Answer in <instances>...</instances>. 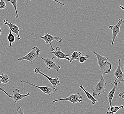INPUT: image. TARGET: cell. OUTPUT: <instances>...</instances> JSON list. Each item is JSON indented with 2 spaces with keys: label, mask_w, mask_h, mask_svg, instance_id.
Wrapping results in <instances>:
<instances>
[{
  "label": "cell",
  "mask_w": 124,
  "mask_h": 114,
  "mask_svg": "<svg viewBox=\"0 0 124 114\" xmlns=\"http://www.w3.org/2000/svg\"><path fill=\"white\" fill-rule=\"evenodd\" d=\"M41 58L44 61L46 68L48 70L54 69L55 71H58L61 69V67L59 64H56L54 61V57H53L52 58H44L41 57Z\"/></svg>",
  "instance_id": "8"
},
{
  "label": "cell",
  "mask_w": 124,
  "mask_h": 114,
  "mask_svg": "<svg viewBox=\"0 0 124 114\" xmlns=\"http://www.w3.org/2000/svg\"><path fill=\"white\" fill-rule=\"evenodd\" d=\"M123 43H124V41H123Z\"/></svg>",
  "instance_id": "31"
},
{
  "label": "cell",
  "mask_w": 124,
  "mask_h": 114,
  "mask_svg": "<svg viewBox=\"0 0 124 114\" xmlns=\"http://www.w3.org/2000/svg\"><path fill=\"white\" fill-rule=\"evenodd\" d=\"M89 57V55H86L85 56H83L82 55H81L80 57H79V62L80 63H83L85 62V61L88 59Z\"/></svg>",
  "instance_id": "21"
},
{
  "label": "cell",
  "mask_w": 124,
  "mask_h": 114,
  "mask_svg": "<svg viewBox=\"0 0 124 114\" xmlns=\"http://www.w3.org/2000/svg\"><path fill=\"white\" fill-rule=\"evenodd\" d=\"M33 36H35L37 37H39V38H41L42 40L45 41L46 43V44H49L51 47V51H53L54 50V48L53 47V45L52 44V41H55L58 42H62V38L60 37V36H53L49 34V33H46L44 35V36H38L35 34H32Z\"/></svg>",
  "instance_id": "3"
},
{
  "label": "cell",
  "mask_w": 124,
  "mask_h": 114,
  "mask_svg": "<svg viewBox=\"0 0 124 114\" xmlns=\"http://www.w3.org/2000/svg\"><path fill=\"white\" fill-rule=\"evenodd\" d=\"M124 23V20L122 19H120L118 20V22L115 26H109V28L112 30L113 33V37H112L111 45H113L114 43L115 40L117 39V35L119 33L120 27L122 24Z\"/></svg>",
  "instance_id": "9"
},
{
  "label": "cell",
  "mask_w": 124,
  "mask_h": 114,
  "mask_svg": "<svg viewBox=\"0 0 124 114\" xmlns=\"http://www.w3.org/2000/svg\"><path fill=\"white\" fill-rule=\"evenodd\" d=\"M54 0V1H55V2L57 3L58 4H59L60 5H61V6H64L65 5L64 4H63V3H62V2H60L59 1H58L57 0Z\"/></svg>",
  "instance_id": "27"
},
{
  "label": "cell",
  "mask_w": 124,
  "mask_h": 114,
  "mask_svg": "<svg viewBox=\"0 0 124 114\" xmlns=\"http://www.w3.org/2000/svg\"><path fill=\"white\" fill-rule=\"evenodd\" d=\"M8 41V42L9 43V47L11 48L12 46V43L15 42L16 41V38L14 35L12 33V31H10L8 35L7 36Z\"/></svg>",
  "instance_id": "18"
},
{
  "label": "cell",
  "mask_w": 124,
  "mask_h": 114,
  "mask_svg": "<svg viewBox=\"0 0 124 114\" xmlns=\"http://www.w3.org/2000/svg\"><path fill=\"white\" fill-rule=\"evenodd\" d=\"M118 64L117 67V69L115 70L114 75L116 77L115 81H117V83H120L121 82L124 83V72L122 71L121 69V60H118Z\"/></svg>",
  "instance_id": "10"
},
{
  "label": "cell",
  "mask_w": 124,
  "mask_h": 114,
  "mask_svg": "<svg viewBox=\"0 0 124 114\" xmlns=\"http://www.w3.org/2000/svg\"><path fill=\"white\" fill-rule=\"evenodd\" d=\"M17 112L19 114H24L23 110L22 108L20 107H18L17 109Z\"/></svg>",
  "instance_id": "24"
},
{
  "label": "cell",
  "mask_w": 124,
  "mask_h": 114,
  "mask_svg": "<svg viewBox=\"0 0 124 114\" xmlns=\"http://www.w3.org/2000/svg\"><path fill=\"white\" fill-rule=\"evenodd\" d=\"M1 78L0 80V84L4 83L7 84L9 81V76L6 74H4L3 73H1Z\"/></svg>",
  "instance_id": "20"
},
{
  "label": "cell",
  "mask_w": 124,
  "mask_h": 114,
  "mask_svg": "<svg viewBox=\"0 0 124 114\" xmlns=\"http://www.w3.org/2000/svg\"></svg>",
  "instance_id": "32"
},
{
  "label": "cell",
  "mask_w": 124,
  "mask_h": 114,
  "mask_svg": "<svg viewBox=\"0 0 124 114\" xmlns=\"http://www.w3.org/2000/svg\"><path fill=\"white\" fill-rule=\"evenodd\" d=\"M6 6L5 0H0V10L5 9L6 8Z\"/></svg>",
  "instance_id": "22"
},
{
  "label": "cell",
  "mask_w": 124,
  "mask_h": 114,
  "mask_svg": "<svg viewBox=\"0 0 124 114\" xmlns=\"http://www.w3.org/2000/svg\"><path fill=\"white\" fill-rule=\"evenodd\" d=\"M4 25H7L8 26L10 30L12 32V33H15L16 34L17 38V39L20 41L21 39V37L19 35V27L16 25V24L12 23H9L8 22V20L4 19Z\"/></svg>",
  "instance_id": "13"
},
{
  "label": "cell",
  "mask_w": 124,
  "mask_h": 114,
  "mask_svg": "<svg viewBox=\"0 0 124 114\" xmlns=\"http://www.w3.org/2000/svg\"><path fill=\"white\" fill-rule=\"evenodd\" d=\"M42 68V67L41 68H35L34 72L37 74H41L42 76L45 77L46 78L48 79V81H49L51 84H52V85L53 86V87L55 88L57 86H61L62 85L60 83V81L59 80V78L58 77H55V78H51L50 77L47 76V75H46L44 73L42 72H41V69Z\"/></svg>",
  "instance_id": "6"
},
{
  "label": "cell",
  "mask_w": 124,
  "mask_h": 114,
  "mask_svg": "<svg viewBox=\"0 0 124 114\" xmlns=\"http://www.w3.org/2000/svg\"><path fill=\"white\" fill-rule=\"evenodd\" d=\"M118 96H119V98H121L122 99H123L124 100V91L123 92L119 93Z\"/></svg>",
  "instance_id": "26"
},
{
  "label": "cell",
  "mask_w": 124,
  "mask_h": 114,
  "mask_svg": "<svg viewBox=\"0 0 124 114\" xmlns=\"http://www.w3.org/2000/svg\"><path fill=\"white\" fill-rule=\"evenodd\" d=\"M123 71L124 72V54L123 55Z\"/></svg>",
  "instance_id": "28"
},
{
  "label": "cell",
  "mask_w": 124,
  "mask_h": 114,
  "mask_svg": "<svg viewBox=\"0 0 124 114\" xmlns=\"http://www.w3.org/2000/svg\"><path fill=\"white\" fill-rule=\"evenodd\" d=\"M40 50L37 47H34L32 48L31 51L28 53L27 55H25L23 57L18 58V60L23 61L26 60L29 62H33L34 60L37 57H38L40 55Z\"/></svg>",
  "instance_id": "4"
},
{
  "label": "cell",
  "mask_w": 124,
  "mask_h": 114,
  "mask_svg": "<svg viewBox=\"0 0 124 114\" xmlns=\"http://www.w3.org/2000/svg\"><path fill=\"white\" fill-rule=\"evenodd\" d=\"M0 91H2L3 92H4V93H5V94H6V95L8 96V97L9 98H12V96L10 95V94H9L5 90V89H3L2 88H1L0 86Z\"/></svg>",
  "instance_id": "23"
},
{
  "label": "cell",
  "mask_w": 124,
  "mask_h": 114,
  "mask_svg": "<svg viewBox=\"0 0 124 114\" xmlns=\"http://www.w3.org/2000/svg\"><path fill=\"white\" fill-rule=\"evenodd\" d=\"M20 82L23 83H26L29 85L33 86L34 87H35L36 88H38L40 90H41L43 93L46 94V95L50 96L51 94L52 93H54L57 91V90L55 88H52L49 86H38L36 85L35 84H33V83L28 82L27 81L24 80H21Z\"/></svg>",
  "instance_id": "7"
},
{
  "label": "cell",
  "mask_w": 124,
  "mask_h": 114,
  "mask_svg": "<svg viewBox=\"0 0 124 114\" xmlns=\"http://www.w3.org/2000/svg\"><path fill=\"white\" fill-rule=\"evenodd\" d=\"M120 7L121 8V9H122L124 10V7H123V6H121V5H120Z\"/></svg>",
  "instance_id": "29"
},
{
  "label": "cell",
  "mask_w": 124,
  "mask_h": 114,
  "mask_svg": "<svg viewBox=\"0 0 124 114\" xmlns=\"http://www.w3.org/2000/svg\"><path fill=\"white\" fill-rule=\"evenodd\" d=\"M107 85V84L106 83L103 76V74L101 73L100 80L93 87V96L95 97L105 93Z\"/></svg>",
  "instance_id": "2"
},
{
  "label": "cell",
  "mask_w": 124,
  "mask_h": 114,
  "mask_svg": "<svg viewBox=\"0 0 124 114\" xmlns=\"http://www.w3.org/2000/svg\"><path fill=\"white\" fill-rule=\"evenodd\" d=\"M79 88L81 89V90L83 91L85 93V94L86 95V97L88 98L90 100H91L92 105H95L96 102H98V100L95 99L93 95H92L90 93L88 92V91H87L86 89L84 87L83 85H81L79 86Z\"/></svg>",
  "instance_id": "15"
},
{
  "label": "cell",
  "mask_w": 124,
  "mask_h": 114,
  "mask_svg": "<svg viewBox=\"0 0 124 114\" xmlns=\"http://www.w3.org/2000/svg\"><path fill=\"white\" fill-rule=\"evenodd\" d=\"M91 53L95 55L97 58V64L100 68V71L101 73L106 74L110 73L112 69V64L108 62V58L100 55L93 50Z\"/></svg>",
  "instance_id": "1"
},
{
  "label": "cell",
  "mask_w": 124,
  "mask_h": 114,
  "mask_svg": "<svg viewBox=\"0 0 124 114\" xmlns=\"http://www.w3.org/2000/svg\"><path fill=\"white\" fill-rule=\"evenodd\" d=\"M50 52L54 55L58 59H66L70 61V58L69 57H71V55H67L62 52L59 47H57L54 51H51Z\"/></svg>",
  "instance_id": "11"
},
{
  "label": "cell",
  "mask_w": 124,
  "mask_h": 114,
  "mask_svg": "<svg viewBox=\"0 0 124 114\" xmlns=\"http://www.w3.org/2000/svg\"><path fill=\"white\" fill-rule=\"evenodd\" d=\"M82 95L80 93H78L76 94H71L67 98L53 100V103H55V102L60 101L66 100V101H68L73 104H76L77 103L82 102L83 100H82Z\"/></svg>",
  "instance_id": "5"
},
{
  "label": "cell",
  "mask_w": 124,
  "mask_h": 114,
  "mask_svg": "<svg viewBox=\"0 0 124 114\" xmlns=\"http://www.w3.org/2000/svg\"><path fill=\"white\" fill-rule=\"evenodd\" d=\"M82 55V54L80 51H74L72 54L70 59L69 61L70 63H72L74 60L78 59L79 57Z\"/></svg>",
  "instance_id": "17"
},
{
  "label": "cell",
  "mask_w": 124,
  "mask_h": 114,
  "mask_svg": "<svg viewBox=\"0 0 124 114\" xmlns=\"http://www.w3.org/2000/svg\"><path fill=\"white\" fill-rule=\"evenodd\" d=\"M30 95V93H27L26 94H22L20 93V91L18 89H15L12 91V98L14 101V103H16L17 102L20 101L24 98H26Z\"/></svg>",
  "instance_id": "12"
},
{
  "label": "cell",
  "mask_w": 124,
  "mask_h": 114,
  "mask_svg": "<svg viewBox=\"0 0 124 114\" xmlns=\"http://www.w3.org/2000/svg\"><path fill=\"white\" fill-rule=\"evenodd\" d=\"M1 33H2V30H1V28H0V36L1 35Z\"/></svg>",
  "instance_id": "30"
},
{
  "label": "cell",
  "mask_w": 124,
  "mask_h": 114,
  "mask_svg": "<svg viewBox=\"0 0 124 114\" xmlns=\"http://www.w3.org/2000/svg\"><path fill=\"white\" fill-rule=\"evenodd\" d=\"M9 2L12 6H13V7L14 8L15 10V12H16V19H18L19 18V15L18 12V11H17V0H7Z\"/></svg>",
  "instance_id": "19"
},
{
  "label": "cell",
  "mask_w": 124,
  "mask_h": 114,
  "mask_svg": "<svg viewBox=\"0 0 124 114\" xmlns=\"http://www.w3.org/2000/svg\"><path fill=\"white\" fill-rule=\"evenodd\" d=\"M110 83L112 84V85H113V87L111 89V90H110L109 92L108 95V101L109 103V107H110L111 106V104H112V100L114 97L116 90L118 85H117V81H115L114 84H112L110 82Z\"/></svg>",
  "instance_id": "14"
},
{
  "label": "cell",
  "mask_w": 124,
  "mask_h": 114,
  "mask_svg": "<svg viewBox=\"0 0 124 114\" xmlns=\"http://www.w3.org/2000/svg\"><path fill=\"white\" fill-rule=\"evenodd\" d=\"M124 107V105H122L121 106H111L110 107H109L108 108V112H107V114H114L120 109L123 108Z\"/></svg>",
  "instance_id": "16"
},
{
  "label": "cell",
  "mask_w": 124,
  "mask_h": 114,
  "mask_svg": "<svg viewBox=\"0 0 124 114\" xmlns=\"http://www.w3.org/2000/svg\"><path fill=\"white\" fill-rule=\"evenodd\" d=\"M24 2L25 6H27L28 5L29 2L31 1L32 0H22Z\"/></svg>",
  "instance_id": "25"
}]
</instances>
